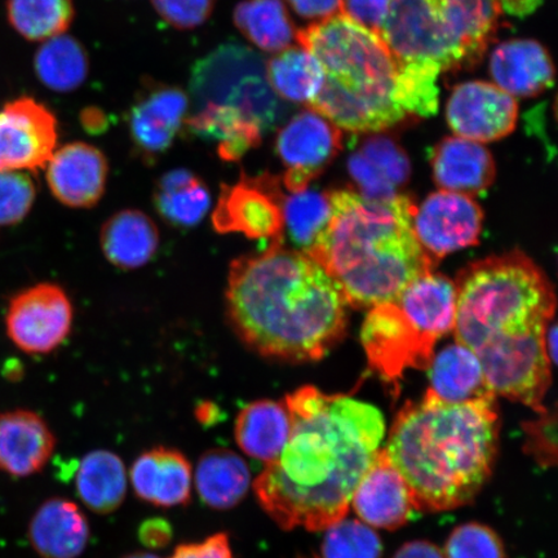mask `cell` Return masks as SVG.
Wrapping results in <instances>:
<instances>
[{"instance_id": "obj_1", "label": "cell", "mask_w": 558, "mask_h": 558, "mask_svg": "<svg viewBox=\"0 0 558 558\" xmlns=\"http://www.w3.org/2000/svg\"><path fill=\"white\" fill-rule=\"evenodd\" d=\"M291 434L281 456L254 481L279 527L319 532L345 519L355 487L386 436L379 409L305 386L284 399Z\"/></svg>"}, {"instance_id": "obj_2", "label": "cell", "mask_w": 558, "mask_h": 558, "mask_svg": "<svg viewBox=\"0 0 558 558\" xmlns=\"http://www.w3.org/2000/svg\"><path fill=\"white\" fill-rule=\"evenodd\" d=\"M453 335L476 354L495 397L539 413L553 365L544 331L555 318L554 284L534 260L513 250L466 265L456 281Z\"/></svg>"}, {"instance_id": "obj_3", "label": "cell", "mask_w": 558, "mask_h": 558, "mask_svg": "<svg viewBox=\"0 0 558 558\" xmlns=\"http://www.w3.org/2000/svg\"><path fill=\"white\" fill-rule=\"evenodd\" d=\"M226 302L235 333L267 359L323 360L347 331L348 304L337 282L282 239L230 264Z\"/></svg>"}, {"instance_id": "obj_4", "label": "cell", "mask_w": 558, "mask_h": 558, "mask_svg": "<svg viewBox=\"0 0 558 558\" xmlns=\"http://www.w3.org/2000/svg\"><path fill=\"white\" fill-rule=\"evenodd\" d=\"M499 432L497 397L450 403L427 390L404 404L384 450L417 511H450L471 504L490 478Z\"/></svg>"}, {"instance_id": "obj_5", "label": "cell", "mask_w": 558, "mask_h": 558, "mask_svg": "<svg viewBox=\"0 0 558 558\" xmlns=\"http://www.w3.org/2000/svg\"><path fill=\"white\" fill-rule=\"evenodd\" d=\"M329 222L306 251L339 286L348 306L389 302L437 264L416 239L415 202L397 194L368 199L357 191L329 192Z\"/></svg>"}, {"instance_id": "obj_6", "label": "cell", "mask_w": 558, "mask_h": 558, "mask_svg": "<svg viewBox=\"0 0 558 558\" xmlns=\"http://www.w3.org/2000/svg\"><path fill=\"white\" fill-rule=\"evenodd\" d=\"M296 40L323 66V86L402 111L393 101L397 61L378 33L340 12L298 31Z\"/></svg>"}, {"instance_id": "obj_7", "label": "cell", "mask_w": 558, "mask_h": 558, "mask_svg": "<svg viewBox=\"0 0 558 558\" xmlns=\"http://www.w3.org/2000/svg\"><path fill=\"white\" fill-rule=\"evenodd\" d=\"M193 93L201 105L239 108L268 130L282 120V100L271 89L259 56L240 46H226L201 61L193 74Z\"/></svg>"}, {"instance_id": "obj_8", "label": "cell", "mask_w": 558, "mask_h": 558, "mask_svg": "<svg viewBox=\"0 0 558 558\" xmlns=\"http://www.w3.org/2000/svg\"><path fill=\"white\" fill-rule=\"evenodd\" d=\"M438 340L396 299L372 306L361 329L368 365L393 386L409 368L428 369Z\"/></svg>"}, {"instance_id": "obj_9", "label": "cell", "mask_w": 558, "mask_h": 558, "mask_svg": "<svg viewBox=\"0 0 558 558\" xmlns=\"http://www.w3.org/2000/svg\"><path fill=\"white\" fill-rule=\"evenodd\" d=\"M378 34L397 65H434L441 73L463 68L446 23L444 0H390Z\"/></svg>"}, {"instance_id": "obj_10", "label": "cell", "mask_w": 558, "mask_h": 558, "mask_svg": "<svg viewBox=\"0 0 558 558\" xmlns=\"http://www.w3.org/2000/svg\"><path fill=\"white\" fill-rule=\"evenodd\" d=\"M343 149V131L312 109L300 111L279 130L276 150L289 193L308 190Z\"/></svg>"}, {"instance_id": "obj_11", "label": "cell", "mask_w": 558, "mask_h": 558, "mask_svg": "<svg viewBox=\"0 0 558 558\" xmlns=\"http://www.w3.org/2000/svg\"><path fill=\"white\" fill-rule=\"evenodd\" d=\"M73 306L65 291L52 283H39L11 300L5 316L7 333L13 344L29 354L54 351L68 338Z\"/></svg>"}, {"instance_id": "obj_12", "label": "cell", "mask_w": 558, "mask_h": 558, "mask_svg": "<svg viewBox=\"0 0 558 558\" xmlns=\"http://www.w3.org/2000/svg\"><path fill=\"white\" fill-rule=\"evenodd\" d=\"M281 197L275 177H242L240 183L221 187L214 228L221 234L241 233L251 240L283 239Z\"/></svg>"}, {"instance_id": "obj_13", "label": "cell", "mask_w": 558, "mask_h": 558, "mask_svg": "<svg viewBox=\"0 0 558 558\" xmlns=\"http://www.w3.org/2000/svg\"><path fill=\"white\" fill-rule=\"evenodd\" d=\"M483 208L470 195L437 191L416 206V239L436 264L457 251L476 246L484 226Z\"/></svg>"}, {"instance_id": "obj_14", "label": "cell", "mask_w": 558, "mask_h": 558, "mask_svg": "<svg viewBox=\"0 0 558 558\" xmlns=\"http://www.w3.org/2000/svg\"><path fill=\"white\" fill-rule=\"evenodd\" d=\"M58 144V121L44 104L20 97L0 110V171H37Z\"/></svg>"}, {"instance_id": "obj_15", "label": "cell", "mask_w": 558, "mask_h": 558, "mask_svg": "<svg viewBox=\"0 0 558 558\" xmlns=\"http://www.w3.org/2000/svg\"><path fill=\"white\" fill-rule=\"evenodd\" d=\"M518 120L514 97L484 81L458 85L446 105V121L453 134L481 144L511 135Z\"/></svg>"}, {"instance_id": "obj_16", "label": "cell", "mask_w": 558, "mask_h": 558, "mask_svg": "<svg viewBox=\"0 0 558 558\" xmlns=\"http://www.w3.org/2000/svg\"><path fill=\"white\" fill-rule=\"evenodd\" d=\"M190 100L183 89L162 83L146 85L132 105L129 131L140 155L162 156L185 125Z\"/></svg>"}, {"instance_id": "obj_17", "label": "cell", "mask_w": 558, "mask_h": 558, "mask_svg": "<svg viewBox=\"0 0 558 558\" xmlns=\"http://www.w3.org/2000/svg\"><path fill=\"white\" fill-rule=\"evenodd\" d=\"M351 505L368 526L395 530L417 511L407 481L380 449L355 487Z\"/></svg>"}, {"instance_id": "obj_18", "label": "cell", "mask_w": 558, "mask_h": 558, "mask_svg": "<svg viewBox=\"0 0 558 558\" xmlns=\"http://www.w3.org/2000/svg\"><path fill=\"white\" fill-rule=\"evenodd\" d=\"M108 174L107 157L86 143L62 146L47 163V183L54 198L72 208L94 207L102 198Z\"/></svg>"}, {"instance_id": "obj_19", "label": "cell", "mask_w": 558, "mask_h": 558, "mask_svg": "<svg viewBox=\"0 0 558 558\" xmlns=\"http://www.w3.org/2000/svg\"><path fill=\"white\" fill-rule=\"evenodd\" d=\"M430 166L439 191L470 197L486 192L497 178L492 151L484 144L460 136L442 138L432 151Z\"/></svg>"}, {"instance_id": "obj_20", "label": "cell", "mask_w": 558, "mask_h": 558, "mask_svg": "<svg viewBox=\"0 0 558 558\" xmlns=\"http://www.w3.org/2000/svg\"><path fill=\"white\" fill-rule=\"evenodd\" d=\"M495 86L514 97H535L554 85L555 65L547 48L533 39H512L495 47L490 56Z\"/></svg>"}, {"instance_id": "obj_21", "label": "cell", "mask_w": 558, "mask_h": 558, "mask_svg": "<svg viewBox=\"0 0 558 558\" xmlns=\"http://www.w3.org/2000/svg\"><path fill=\"white\" fill-rule=\"evenodd\" d=\"M348 171L359 193L368 199H388L401 194L411 177L407 151L392 137L372 134L348 159Z\"/></svg>"}, {"instance_id": "obj_22", "label": "cell", "mask_w": 558, "mask_h": 558, "mask_svg": "<svg viewBox=\"0 0 558 558\" xmlns=\"http://www.w3.org/2000/svg\"><path fill=\"white\" fill-rule=\"evenodd\" d=\"M56 438L44 417L27 410L0 415V470L27 477L45 469Z\"/></svg>"}, {"instance_id": "obj_23", "label": "cell", "mask_w": 558, "mask_h": 558, "mask_svg": "<svg viewBox=\"0 0 558 558\" xmlns=\"http://www.w3.org/2000/svg\"><path fill=\"white\" fill-rule=\"evenodd\" d=\"M137 497L157 507L186 506L192 498V464L183 452L155 448L140 456L131 469Z\"/></svg>"}, {"instance_id": "obj_24", "label": "cell", "mask_w": 558, "mask_h": 558, "mask_svg": "<svg viewBox=\"0 0 558 558\" xmlns=\"http://www.w3.org/2000/svg\"><path fill=\"white\" fill-rule=\"evenodd\" d=\"M29 538L44 558H78L89 541L88 521L73 501L53 498L33 515Z\"/></svg>"}, {"instance_id": "obj_25", "label": "cell", "mask_w": 558, "mask_h": 558, "mask_svg": "<svg viewBox=\"0 0 558 558\" xmlns=\"http://www.w3.org/2000/svg\"><path fill=\"white\" fill-rule=\"evenodd\" d=\"M100 243L105 257L114 267L134 270L155 257L159 232L148 215L138 209H123L105 222Z\"/></svg>"}, {"instance_id": "obj_26", "label": "cell", "mask_w": 558, "mask_h": 558, "mask_svg": "<svg viewBox=\"0 0 558 558\" xmlns=\"http://www.w3.org/2000/svg\"><path fill=\"white\" fill-rule=\"evenodd\" d=\"M291 434V417L284 402L260 400L247 404L236 416L234 437L248 457L270 464L281 456Z\"/></svg>"}, {"instance_id": "obj_27", "label": "cell", "mask_w": 558, "mask_h": 558, "mask_svg": "<svg viewBox=\"0 0 558 558\" xmlns=\"http://www.w3.org/2000/svg\"><path fill=\"white\" fill-rule=\"evenodd\" d=\"M193 134L218 140L220 158L234 162L262 143L263 129L253 118L229 105L207 102L186 118Z\"/></svg>"}, {"instance_id": "obj_28", "label": "cell", "mask_w": 558, "mask_h": 558, "mask_svg": "<svg viewBox=\"0 0 558 558\" xmlns=\"http://www.w3.org/2000/svg\"><path fill=\"white\" fill-rule=\"evenodd\" d=\"M444 9L463 68L478 64L497 34L504 12L500 0H444Z\"/></svg>"}, {"instance_id": "obj_29", "label": "cell", "mask_w": 558, "mask_h": 558, "mask_svg": "<svg viewBox=\"0 0 558 558\" xmlns=\"http://www.w3.org/2000/svg\"><path fill=\"white\" fill-rule=\"evenodd\" d=\"M428 372L429 392L445 402L460 403L494 396L476 354L458 341L434 355Z\"/></svg>"}, {"instance_id": "obj_30", "label": "cell", "mask_w": 558, "mask_h": 558, "mask_svg": "<svg viewBox=\"0 0 558 558\" xmlns=\"http://www.w3.org/2000/svg\"><path fill=\"white\" fill-rule=\"evenodd\" d=\"M195 485L206 506L226 511L246 498L251 473L246 462L234 451L214 449L201 457Z\"/></svg>"}, {"instance_id": "obj_31", "label": "cell", "mask_w": 558, "mask_h": 558, "mask_svg": "<svg viewBox=\"0 0 558 558\" xmlns=\"http://www.w3.org/2000/svg\"><path fill=\"white\" fill-rule=\"evenodd\" d=\"M75 487L83 505L90 511L114 512L128 493V473L122 459L107 450L87 453L76 471Z\"/></svg>"}, {"instance_id": "obj_32", "label": "cell", "mask_w": 558, "mask_h": 558, "mask_svg": "<svg viewBox=\"0 0 558 558\" xmlns=\"http://www.w3.org/2000/svg\"><path fill=\"white\" fill-rule=\"evenodd\" d=\"M233 21L244 38L269 53H278L296 40V27L282 0H243Z\"/></svg>"}, {"instance_id": "obj_33", "label": "cell", "mask_w": 558, "mask_h": 558, "mask_svg": "<svg viewBox=\"0 0 558 558\" xmlns=\"http://www.w3.org/2000/svg\"><path fill=\"white\" fill-rule=\"evenodd\" d=\"M34 72L41 85L53 93H73L89 74L87 51L70 35H58L38 48L34 56Z\"/></svg>"}, {"instance_id": "obj_34", "label": "cell", "mask_w": 558, "mask_h": 558, "mask_svg": "<svg viewBox=\"0 0 558 558\" xmlns=\"http://www.w3.org/2000/svg\"><path fill=\"white\" fill-rule=\"evenodd\" d=\"M265 70L269 85L279 99L294 104L310 105L325 81L319 61L302 46H290L276 53Z\"/></svg>"}, {"instance_id": "obj_35", "label": "cell", "mask_w": 558, "mask_h": 558, "mask_svg": "<svg viewBox=\"0 0 558 558\" xmlns=\"http://www.w3.org/2000/svg\"><path fill=\"white\" fill-rule=\"evenodd\" d=\"M211 195L204 181L187 170H173L159 180L156 191L158 213L179 228H191L204 220Z\"/></svg>"}, {"instance_id": "obj_36", "label": "cell", "mask_w": 558, "mask_h": 558, "mask_svg": "<svg viewBox=\"0 0 558 558\" xmlns=\"http://www.w3.org/2000/svg\"><path fill=\"white\" fill-rule=\"evenodd\" d=\"M73 0H9L7 17L21 37L45 41L64 34L72 25Z\"/></svg>"}, {"instance_id": "obj_37", "label": "cell", "mask_w": 558, "mask_h": 558, "mask_svg": "<svg viewBox=\"0 0 558 558\" xmlns=\"http://www.w3.org/2000/svg\"><path fill=\"white\" fill-rule=\"evenodd\" d=\"M281 207L284 230L295 246L306 253L330 220L329 193L311 191L310 187L289 195L282 193Z\"/></svg>"}, {"instance_id": "obj_38", "label": "cell", "mask_w": 558, "mask_h": 558, "mask_svg": "<svg viewBox=\"0 0 558 558\" xmlns=\"http://www.w3.org/2000/svg\"><path fill=\"white\" fill-rule=\"evenodd\" d=\"M441 70L434 65H397L393 101L407 117L428 118L438 110Z\"/></svg>"}, {"instance_id": "obj_39", "label": "cell", "mask_w": 558, "mask_h": 558, "mask_svg": "<svg viewBox=\"0 0 558 558\" xmlns=\"http://www.w3.org/2000/svg\"><path fill=\"white\" fill-rule=\"evenodd\" d=\"M323 558H381L378 534L364 522L340 520L326 529Z\"/></svg>"}, {"instance_id": "obj_40", "label": "cell", "mask_w": 558, "mask_h": 558, "mask_svg": "<svg viewBox=\"0 0 558 558\" xmlns=\"http://www.w3.org/2000/svg\"><path fill=\"white\" fill-rule=\"evenodd\" d=\"M444 554L446 558H506L498 534L477 522L453 530Z\"/></svg>"}, {"instance_id": "obj_41", "label": "cell", "mask_w": 558, "mask_h": 558, "mask_svg": "<svg viewBox=\"0 0 558 558\" xmlns=\"http://www.w3.org/2000/svg\"><path fill=\"white\" fill-rule=\"evenodd\" d=\"M37 197L34 181L21 171H0V226L24 220Z\"/></svg>"}, {"instance_id": "obj_42", "label": "cell", "mask_w": 558, "mask_h": 558, "mask_svg": "<svg viewBox=\"0 0 558 558\" xmlns=\"http://www.w3.org/2000/svg\"><path fill=\"white\" fill-rule=\"evenodd\" d=\"M160 17L179 31H193L211 17L216 0H151Z\"/></svg>"}, {"instance_id": "obj_43", "label": "cell", "mask_w": 558, "mask_h": 558, "mask_svg": "<svg viewBox=\"0 0 558 558\" xmlns=\"http://www.w3.org/2000/svg\"><path fill=\"white\" fill-rule=\"evenodd\" d=\"M539 417L523 425L526 432L525 449L544 469L557 463L556 415L547 409L539 411Z\"/></svg>"}, {"instance_id": "obj_44", "label": "cell", "mask_w": 558, "mask_h": 558, "mask_svg": "<svg viewBox=\"0 0 558 558\" xmlns=\"http://www.w3.org/2000/svg\"><path fill=\"white\" fill-rule=\"evenodd\" d=\"M389 4L390 0H343V12L369 31L378 33Z\"/></svg>"}, {"instance_id": "obj_45", "label": "cell", "mask_w": 558, "mask_h": 558, "mask_svg": "<svg viewBox=\"0 0 558 558\" xmlns=\"http://www.w3.org/2000/svg\"><path fill=\"white\" fill-rule=\"evenodd\" d=\"M170 558H234L229 536L218 533L199 543L181 544Z\"/></svg>"}, {"instance_id": "obj_46", "label": "cell", "mask_w": 558, "mask_h": 558, "mask_svg": "<svg viewBox=\"0 0 558 558\" xmlns=\"http://www.w3.org/2000/svg\"><path fill=\"white\" fill-rule=\"evenodd\" d=\"M300 17L312 23L323 21L343 12V0H286Z\"/></svg>"}, {"instance_id": "obj_47", "label": "cell", "mask_w": 558, "mask_h": 558, "mask_svg": "<svg viewBox=\"0 0 558 558\" xmlns=\"http://www.w3.org/2000/svg\"><path fill=\"white\" fill-rule=\"evenodd\" d=\"M172 536L171 523L160 518L146 520L138 529V538L146 548L159 549L169 546Z\"/></svg>"}, {"instance_id": "obj_48", "label": "cell", "mask_w": 558, "mask_h": 558, "mask_svg": "<svg viewBox=\"0 0 558 558\" xmlns=\"http://www.w3.org/2000/svg\"><path fill=\"white\" fill-rule=\"evenodd\" d=\"M393 558H446L434 543L415 541L404 544Z\"/></svg>"}, {"instance_id": "obj_49", "label": "cell", "mask_w": 558, "mask_h": 558, "mask_svg": "<svg viewBox=\"0 0 558 558\" xmlns=\"http://www.w3.org/2000/svg\"><path fill=\"white\" fill-rule=\"evenodd\" d=\"M543 0H500L501 11H506L509 15L526 16L534 12Z\"/></svg>"}, {"instance_id": "obj_50", "label": "cell", "mask_w": 558, "mask_h": 558, "mask_svg": "<svg viewBox=\"0 0 558 558\" xmlns=\"http://www.w3.org/2000/svg\"><path fill=\"white\" fill-rule=\"evenodd\" d=\"M557 325L554 318L544 331V351H546L550 365H556L557 362Z\"/></svg>"}, {"instance_id": "obj_51", "label": "cell", "mask_w": 558, "mask_h": 558, "mask_svg": "<svg viewBox=\"0 0 558 558\" xmlns=\"http://www.w3.org/2000/svg\"><path fill=\"white\" fill-rule=\"evenodd\" d=\"M82 122L85 129L90 132H101L107 125V120L101 110L96 108H89L83 111Z\"/></svg>"}, {"instance_id": "obj_52", "label": "cell", "mask_w": 558, "mask_h": 558, "mask_svg": "<svg viewBox=\"0 0 558 558\" xmlns=\"http://www.w3.org/2000/svg\"><path fill=\"white\" fill-rule=\"evenodd\" d=\"M197 418L201 424L213 425L219 422V408L214 403H202L197 409Z\"/></svg>"}, {"instance_id": "obj_53", "label": "cell", "mask_w": 558, "mask_h": 558, "mask_svg": "<svg viewBox=\"0 0 558 558\" xmlns=\"http://www.w3.org/2000/svg\"><path fill=\"white\" fill-rule=\"evenodd\" d=\"M123 558H159V557L151 555V554L137 553V554H132V555L125 556Z\"/></svg>"}]
</instances>
